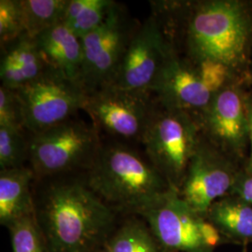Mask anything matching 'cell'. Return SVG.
Here are the masks:
<instances>
[{"label": "cell", "mask_w": 252, "mask_h": 252, "mask_svg": "<svg viewBox=\"0 0 252 252\" xmlns=\"http://www.w3.org/2000/svg\"><path fill=\"white\" fill-rule=\"evenodd\" d=\"M201 140L195 118L188 112L166 108L157 101L140 145L148 159L172 188L179 191Z\"/></svg>", "instance_id": "5"}, {"label": "cell", "mask_w": 252, "mask_h": 252, "mask_svg": "<svg viewBox=\"0 0 252 252\" xmlns=\"http://www.w3.org/2000/svg\"><path fill=\"white\" fill-rule=\"evenodd\" d=\"M16 92L22 105L24 126L30 134L78 116L87 96L80 83L52 68Z\"/></svg>", "instance_id": "8"}, {"label": "cell", "mask_w": 252, "mask_h": 252, "mask_svg": "<svg viewBox=\"0 0 252 252\" xmlns=\"http://www.w3.org/2000/svg\"><path fill=\"white\" fill-rule=\"evenodd\" d=\"M93 191L113 210L139 214L173 189L131 144L104 140L84 176Z\"/></svg>", "instance_id": "2"}, {"label": "cell", "mask_w": 252, "mask_h": 252, "mask_svg": "<svg viewBox=\"0 0 252 252\" xmlns=\"http://www.w3.org/2000/svg\"><path fill=\"white\" fill-rule=\"evenodd\" d=\"M51 178L39 189L35 211L50 252H90L113 222L114 210L88 186L85 178Z\"/></svg>", "instance_id": "1"}, {"label": "cell", "mask_w": 252, "mask_h": 252, "mask_svg": "<svg viewBox=\"0 0 252 252\" xmlns=\"http://www.w3.org/2000/svg\"><path fill=\"white\" fill-rule=\"evenodd\" d=\"M138 215L150 226L155 239L166 249L183 252H209L201 234L203 216L171 189Z\"/></svg>", "instance_id": "10"}, {"label": "cell", "mask_w": 252, "mask_h": 252, "mask_svg": "<svg viewBox=\"0 0 252 252\" xmlns=\"http://www.w3.org/2000/svg\"><path fill=\"white\" fill-rule=\"evenodd\" d=\"M202 138L210 144L241 153L249 140V121L246 98L235 89L224 87L210 104L193 116Z\"/></svg>", "instance_id": "13"}, {"label": "cell", "mask_w": 252, "mask_h": 252, "mask_svg": "<svg viewBox=\"0 0 252 252\" xmlns=\"http://www.w3.org/2000/svg\"><path fill=\"white\" fill-rule=\"evenodd\" d=\"M28 166L0 170V222L9 227L23 217L35 214L33 183Z\"/></svg>", "instance_id": "15"}, {"label": "cell", "mask_w": 252, "mask_h": 252, "mask_svg": "<svg viewBox=\"0 0 252 252\" xmlns=\"http://www.w3.org/2000/svg\"><path fill=\"white\" fill-rule=\"evenodd\" d=\"M182 19L188 58L216 61L232 70L245 63L252 21L243 3L234 0L198 2L185 10Z\"/></svg>", "instance_id": "3"}, {"label": "cell", "mask_w": 252, "mask_h": 252, "mask_svg": "<svg viewBox=\"0 0 252 252\" xmlns=\"http://www.w3.org/2000/svg\"><path fill=\"white\" fill-rule=\"evenodd\" d=\"M171 49L160 19L152 10L151 15L135 30L114 85L126 90L152 94Z\"/></svg>", "instance_id": "9"}, {"label": "cell", "mask_w": 252, "mask_h": 252, "mask_svg": "<svg viewBox=\"0 0 252 252\" xmlns=\"http://www.w3.org/2000/svg\"><path fill=\"white\" fill-rule=\"evenodd\" d=\"M1 51V59L16 65L27 84L50 69L35 38L27 35L21 36Z\"/></svg>", "instance_id": "18"}, {"label": "cell", "mask_w": 252, "mask_h": 252, "mask_svg": "<svg viewBox=\"0 0 252 252\" xmlns=\"http://www.w3.org/2000/svg\"><path fill=\"white\" fill-rule=\"evenodd\" d=\"M214 225L240 239H252V206L240 198L220 199L207 211Z\"/></svg>", "instance_id": "16"}, {"label": "cell", "mask_w": 252, "mask_h": 252, "mask_svg": "<svg viewBox=\"0 0 252 252\" xmlns=\"http://www.w3.org/2000/svg\"><path fill=\"white\" fill-rule=\"evenodd\" d=\"M235 177L216 148L202 138L189 162L179 193L197 214H207L211 206L233 189Z\"/></svg>", "instance_id": "12"}, {"label": "cell", "mask_w": 252, "mask_h": 252, "mask_svg": "<svg viewBox=\"0 0 252 252\" xmlns=\"http://www.w3.org/2000/svg\"><path fill=\"white\" fill-rule=\"evenodd\" d=\"M200 230H201L203 240L209 250L214 248L217 244L219 243L220 234L216 229V226L214 225L212 222H207L203 219Z\"/></svg>", "instance_id": "26"}, {"label": "cell", "mask_w": 252, "mask_h": 252, "mask_svg": "<svg viewBox=\"0 0 252 252\" xmlns=\"http://www.w3.org/2000/svg\"><path fill=\"white\" fill-rule=\"evenodd\" d=\"M35 40L50 68L80 83L82 45L70 28L59 24L39 34Z\"/></svg>", "instance_id": "14"}, {"label": "cell", "mask_w": 252, "mask_h": 252, "mask_svg": "<svg viewBox=\"0 0 252 252\" xmlns=\"http://www.w3.org/2000/svg\"><path fill=\"white\" fill-rule=\"evenodd\" d=\"M110 252H157V244L143 223L131 221L122 227L106 244Z\"/></svg>", "instance_id": "21"}, {"label": "cell", "mask_w": 252, "mask_h": 252, "mask_svg": "<svg viewBox=\"0 0 252 252\" xmlns=\"http://www.w3.org/2000/svg\"><path fill=\"white\" fill-rule=\"evenodd\" d=\"M9 228L13 252H45L36 213L19 219Z\"/></svg>", "instance_id": "22"}, {"label": "cell", "mask_w": 252, "mask_h": 252, "mask_svg": "<svg viewBox=\"0 0 252 252\" xmlns=\"http://www.w3.org/2000/svg\"><path fill=\"white\" fill-rule=\"evenodd\" d=\"M103 145L97 129L75 116L35 134L29 133V167L36 179L89 168Z\"/></svg>", "instance_id": "4"}, {"label": "cell", "mask_w": 252, "mask_h": 252, "mask_svg": "<svg viewBox=\"0 0 252 252\" xmlns=\"http://www.w3.org/2000/svg\"><path fill=\"white\" fill-rule=\"evenodd\" d=\"M248 121H249V140L251 141V155L247 164V174L252 176V96L246 98Z\"/></svg>", "instance_id": "27"}, {"label": "cell", "mask_w": 252, "mask_h": 252, "mask_svg": "<svg viewBox=\"0 0 252 252\" xmlns=\"http://www.w3.org/2000/svg\"><path fill=\"white\" fill-rule=\"evenodd\" d=\"M0 126L25 129L21 101L16 91L0 86Z\"/></svg>", "instance_id": "24"}, {"label": "cell", "mask_w": 252, "mask_h": 252, "mask_svg": "<svg viewBox=\"0 0 252 252\" xmlns=\"http://www.w3.org/2000/svg\"><path fill=\"white\" fill-rule=\"evenodd\" d=\"M68 0H22L27 36L35 38L63 22Z\"/></svg>", "instance_id": "19"}, {"label": "cell", "mask_w": 252, "mask_h": 252, "mask_svg": "<svg viewBox=\"0 0 252 252\" xmlns=\"http://www.w3.org/2000/svg\"><path fill=\"white\" fill-rule=\"evenodd\" d=\"M152 94L166 108L197 115L215 96L203 78L197 61L181 58L172 46L153 85Z\"/></svg>", "instance_id": "11"}, {"label": "cell", "mask_w": 252, "mask_h": 252, "mask_svg": "<svg viewBox=\"0 0 252 252\" xmlns=\"http://www.w3.org/2000/svg\"><path fill=\"white\" fill-rule=\"evenodd\" d=\"M116 3L112 0H68L63 24L81 38L104 23Z\"/></svg>", "instance_id": "17"}, {"label": "cell", "mask_w": 252, "mask_h": 252, "mask_svg": "<svg viewBox=\"0 0 252 252\" xmlns=\"http://www.w3.org/2000/svg\"><path fill=\"white\" fill-rule=\"evenodd\" d=\"M156 107L153 94L110 85L87 94L82 111L103 138L141 144Z\"/></svg>", "instance_id": "7"}, {"label": "cell", "mask_w": 252, "mask_h": 252, "mask_svg": "<svg viewBox=\"0 0 252 252\" xmlns=\"http://www.w3.org/2000/svg\"><path fill=\"white\" fill-rule=\"evenodd\" d=\"M233 190L237 196L252 206V176L246 174L244 176L236 177Z\"/></svg>", "instance_id": "25"}, {"label": "cell", "mask_w": 252, "mask_h": 252, "mask_svg": "<svg viewBox=\"0 0 252 252\" xmlns=\"http://www.w3.org/2000/svg\"><path fill=\"white\" fill-rule=\"evenodd\" d=\"M29 155V133L26 129L0 126V170L26 166Z\"/></svg>", "instance_id": "20"}, {"label": "cell", "mask_w": 252, "mask_h": 252, "mask_svg": "<svg viewBox=\"0 0 252 252\" xmlns=\"http://www.w3.org/2000/svg\"><path fill=\"white\" fill-rule=\"evenodd\" d=\"M108 252V250H107V249H106V248H105V249H104V250H103V251H102V252Z\"/></svg>", "instance_id": "28"}, {"label": "cell", "mask_w": 252, "mask_h": 252, "mask_svg": "<svg viewBox=\"0 0 252 252\" xmlns=\"http://www.w3.org/2000/svg\"><path fill=\"white\" fill-rule=\"evenodd\" d=\"M27 35L22 0L0 1L1 49Z\"/></svg>", "instance_id": "23"}, {"label": "cell", "mask_w": 252, "mask_h": 252, "mask_svg": "<svg viewBox=\"0 0 252 252\" xmlns=\"http://www.w3.org/2000/svg\"><path fill=\"white\" fill-rule=\"evenodd\" d=\"M139 24L126 7L116 3L100 27L81 37L80 84L86 94L114 85L127 47Z\"/></svg>", "instance_id": "6"}]
</instances>
